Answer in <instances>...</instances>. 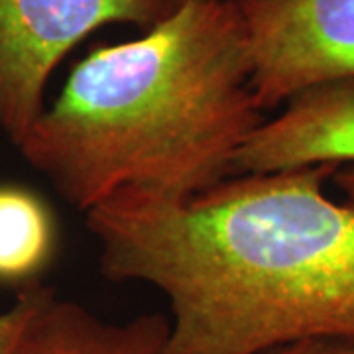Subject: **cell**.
Listing matches in <instances>:
<instances>
[{
	"label": "cell",
	"mask_w": 354,
	"mask_h": 354,
	"mask_svg": "<svg viewBox=\"0 0 354 354\" xmlns=\"http://www.w3.org/2000/svg\"><path fill=\"white\" fill-rule=\"evenodd\" d=\"M337 167L232 176L185 201L118 191L85 213L101 272L169 299L164 354L354 346V209L323 191Z\"/></svg>",
	"instance_id": "6da1fadb"
},
{
	"label": "cell",
	"mask_w": 354,
	"mask_h": 354,
	"mask_svg": "<svg viewBox=\"0 0 354 354\" xmlns=\"http://www.w3.org/2000/svg\"><path fill=\"white\" fill-rule=\"evenodd\" d=\"M264 122L232 0H189L142 38L73 67L20 153L87 213L122 189L185 201L234 176Z\"/></svg>",
	"instance_id": "7a4b0ae2"
},
{
	"label": "cell",
	"mask_w": 354,
	"mask_h": 354,
	"mask_svg": "<svg viewBox=\"0 0 354 354\" xmlns=\"http://www.w3.org/2000/svg\"><path fill=\"white\" fill-rule=\"evenodd\" d=\"M177 0H0V130L20 146L44 113L51 73L106 24L142 30L167 20Z\"/></svg>",
	"instance_id": "3957f363"
},
{
	"label": "cell",
	"mask_w": 354,
	"mask_h": 354,
	"mask_svg": "<svg viewBox=\"0 0 354 354\" xmlns=\"http://www.w3.org/2000/svg\"><path fill=\"white\" fill-rule=\"evenodd\" d=\"M250 55V88L274 111L307 88L354 79V0H232Z\"/></svg>",
	"instance_id": "277c9868"
},
{
	"label": "cell",
	"mask_w": 354,
	"mask_h": 354,
	"mask_svg": "<svg viewBox=\"0 0 354 354\" xmlns=\"http://www.w3.org/2000/svg\"><path fill=\"white\" fill-rule=\"evenodd\" d=\"M354 165V79L295 95L264 120L234 158V176L299 167Z\"/></svg>",
	"instance_id": "5b68a950"
},
{
	"label": "cell",
	"mask_w": 354,
	"mask_h": 354,
	"mask_svg": "<svg viewBox=\"0 0 354 354\" xmlns=\"http://www.w3.org/2000/svg\"><path fill=\"white\" fill-rule=\"evenodd\" d=\"M169 329L164 313L106 323L83 305L53 295L34 319L18 354H164Z\"/></svg>",
	"instance_id": "8992f818"
},
{
	"label": "cell",
	"mask_w": 354,
	"mask_h": 354,
	"mask_svg": "<svg viewBox=\"0 0 354 354\" xmlns=\"http://www.w3.org/2000/svg\"><path fill=\"white\" fill-rule=\"evenodd\" d=\"M55 227L50 209L36 193L0 185V283L36 281L50 262Z\"/></svg>",
	"instance_id": "52a82bcc"
},
{
	"label": "cell",
	"mask_w": 354,
	"mask_h": 354,
	"mask_svg": "<svg viewBox=\"0 0 354 354\" xmlns=\"http://www.w3.org/2000/svg\"><path fill=\"white\" fill-rule=\"evenodd\" d=\"M55 291L38 281L18 290L14 304L0 313V354H18L28 330Z\"/></svg>",
	"instance_id": "ba28073f"
},
{
	"label": "cell",
	"mask_w": 354,
	"mask_h": 354,
	"mask_svg": "<svg viewBox=\"0 0 354 354\" xmlns=\"http://www.w3.org/2000/svg\"><path fill=\"white\" fill-rule=\"evenodd\" d=\"M266 354H354V346L339 342H301L281 346Z\"/></svg>",
	"instance_id": "9c48e42d"
},
{
	"label": "cell",
	"mask_w": 354,
	"mask_h": 354,
	"mask_svg": "<svg viewBox=\"0 0 354 354\" xmlns=\"http://www.w3.org/2000/svg\"><path fill=\"white\" fill-rule=\"evenodd\" d=\"M344 197V203L354 209V165H341L330 177Z\"/></svg>",
	"instance_id": "30bf717a"
},
{
	"label": "cell",
	"mask_w": 354,
	"mask_h": 354,
	"mask_svg": "<svg viewBox=\"0 0 354 354\" xmlns=\"http://www.w3.org/2000/svg\"><path fill=\"white\" fill-rule=\"evenodd\" d=\"M185 2H189V0H177V4H179V6H183Z\"/></svg>",
	"instance_id": "8fae6325"
}]
</instances>
